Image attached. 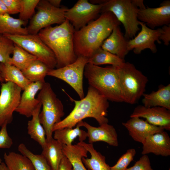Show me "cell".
<instances>
[{
	"mask_svg": "<svg viewBox=\"0 0 170 170\" xmlns=\"http://www.w3.org/2000/svg\"><path fill=\"white\" fill-rule=\"evenodd\" d=\"M77 124L80 127H84L87 129L89 143L93 144L95 142L103 141L111 146H118V135L116 130L113 126L108 123H104L98 127L93 126L82 121Z\"/></svg>",
	"mask_w": 170,
	"mask_h": 170,
	"instance_id": "obj_16",
	"label": "cell"
},
{
	"mask_svg": "<svg viewBox=\"0 0 170 170\" xmlns=\"http://www.w3.org/2000/svg\"><path fill=\"white\" fill-rule=\"evenodd\" d=\"M0 170H9L6 166L5 163L0 162Z\"/></svg>",
	"mask_w": 170,
	"mask_h": 170,
	"instance_id": "obj_45",
	"label": "cell"
},
{
	"mask_svg": "<svg viewBox=\"0 0 170 170\" xmlns=\"http://www.w3.org/2000/svg\"><path fill=\"white\" fill-rule=\"evenodd\" d=\"M0 72L4 82H12L23 90L31 83L20 70L13 65L0 63Z\"/></svg>",
	"mask_w": 170,
	"mask_h": 170,
	"instance_id": "obj_26",
	"label": "cell"
},
{
	"mask_svg": "<svg viewBox=\"0 0 170 170\" xmlns=\"http://www.w3.org/2000/svg\"><path fill=\"white\" fill-rule=\"evenodd\" d=\"M4 35L43 62L50 69L56 67L57 61L54 54L37 34Z\"/></svg>",
	"mask_w": 170,
	"mask_h": 170,
	"instance_id": "obj_9",
	"label": "cell"
},
{
	"mask_svg": "<svg viewBox=\"0 0 170 170\" xmlns=\"http://www.w3.org/2000/svg\"><path fill=\"white\" fill-rule=\"evenodd\" d=\"M63 144L53 138L42 148L41 154L47 160L52 170H58L60 163L65 156L62 150Z\"/></svg>",
	"mask_w": 170,
	"mask_h": 170,
	"instance_id": "obj_22",
	"label": "cell"
},
{
	"mask_svg": "<svg viewBox=\"0 0 170 170\" xmlns=\"http://www.w3.org/2000/svg\"><path fill=\"white\" fill-rule=\"evenodd\" d=\"M7 125L4 124L1 127L0 130V148L9 149L12 146L13 142L12 139L8 134Z\"/></svg>",
	"mask_w": 170,
	"mask_h": 170,
	"instance_id": "obj_38",
	"label": "cell"
},
{
	"mask_svg": "<svg viewBox=\"0 0 170 170\" xmlns=\"http://www.w3.org/2000/svg\"><path fill=\"white\" fill-rule=\"evenodd\" d=\"M64 156L71 164L73 170H88L83 164L82 159L87 157L88 151L82 146L76 144L67 145L63 144Z\"/></svg>",
	"mask_w": 170,
	"mask_h": 170,
	"instance_id": "obj_27",
	"label": "cell"
},
{
	"mask_svg": "<svg viewBox=\"0 0 170 170\" xmlns=\"http://www.w3.org/2000/svg\"><path fill=\"white\" fill-rule=\"evenodd\" d=\"M101 13L110 12L124 28V36L128 40L134 38L140 30L137 17L138 8L131 0H104Z\"/></svg>",
	"mask_w": 170,
	"mask_h": 170,
	"instance_id": "obj_7",
	"label": "cell"
},
{
	"mask_svg": "<svg viewBox=\"0 0 170 170\" xmlns=\"http://www.w3.org/2000/svg\"><path fill=\"white\" fill-rule=\"evenodd\" d=\"M13 56L7 63L14 65L21 71L37 59L20 46L14 43Z\"/></svg>",
	"mask_w": 170,
	"mask_h": 170,
	"instance_id": "obj_31",
	"label": "cell"
},
{
	"mask_svg": "<svg viewBox=\"0 0 170 170\" xmlns=\"http://www.w3.org/2000/svg\"><path fill=\"white\" fill-rule=\"evenodd\" d=\"M40 0H20L21 8L19 19L26 22L34 15L35 9Z\"/></svg>",
	"mask_w": 170,
	"mask_h": 170,
	"instance_id": "obj_35",
	"label": "cell"
},
{
	"mask_svg": "<svg viewBox=\"0 0 170 170\" xmlns=\"http://www.w3.org/2000/svg\"><path fill=\"white\" fill-rule=\"evenodd\" d=\"M77 144L83 146L91 155L90 158L83 157L82 162L88 170H111L109 165L106 163L105 156L97 151L93 144L86 143L84 141Z\"/></svg>",
	"mask_w": 170,
	"mask_h": 170,
	"instance_id": "obj_23",
	"label": "cell"
},
{
	"mask_svg": "<svg viewBox=\"0 0 170 170\" xmlns=\"http://www.w3.org/2000/svg\"><path fill=\"white\" fill-rule=\"evenodd\" d=\"M161 29L159 40L162 41L165 45L168 46L170 41V24L163 26Z\"/></svg>",
	"mask_w": 170,
	"mask_h": 170,
	"instance_id": "obj_40",
	"label": "cell"
},
{
	"mask_svg": "<svg viewBox=\"0 0 170 170\" xmlns=\"http://www.w3.org/2000/svg\"><path fill=\"white\" fill-rule=\"evenodd\" d=\"M14 47L13 42L4 35L0 34V63H7Z\"/></svg>",
	"mask_w": 170,
	"mask_h": 170,
	"instance_id": "obj_34",
	"label": "cell"
},
{
	"mask_svg": "<svg viewBox=\"0 0 170 170\" xmlns=\"http://www.w3.org/2000/svg\"><path fill=\"white\" fill-rule=\"evenodd\" d=\"M74 128H66L54 131L53 138L62 144L67 145L72 144L77 137L79 142L83 141L87 137V132L81 129L78 124Z\"/></svg>",
	"mask_w": 170,
	"mask_h": 170,
	"instance_id": "obj_28",
	"label": "cell"
},
{
	"mask_svg": "<svg viewBox=\"0 0 170 170\" xmlns=\"http://www.w3.org/2000/svg\"><path fill=\"white\" fill-rule=\"evenodd\" d=\"M36 8L37 12L27 27L28 34H37L42 29L52 25L62 23L66 20L65 14L68 9L65 7H54L46 0H40Z\"/></svg>",
	"mask_w": 170,
	"mask_h": 170,
	"instance_id": "obj_8",
	"label": "cell"
},
{
	"mask_svg": "<svg viewBox=\"0 0 170 170\" xmlns=\"http://www.w3.org/2000/svg\"><path fill=\"white\" fill-rule=\"evenodd\" d=\"M126 170H153L149 157L147 155L143 156L132 167Z\"/></svg>",
	"mask_w": 170,
	"mask_h": 170,
	"instance_id": "obj_37",
	"label": "cell"
},
{
	"mask_svg": "<svg viewBox=\"0 0 170 170\" xmlns=\"http://www.w3.org/2000/svg\"><path fill=\"white\" fill-rule=\"evenodd\" d=\"M7 14H8V10L6 5L3 0H0V15Z\"/></svg>",
	"mask_w": 170,
	"mask_h": 170,
	"instance_id": "obj_43",
	"label": "cell"
},
{
	"mask_svg": "<svg viewBox=\"0 0 170 170\" xmlns=\"http://www.w3.org/2000/svg\"><path fill=\"white\" fill-rule=\"evenodd\" d=\"M37 98L42 106L39 118L45 132L46 141H48L53 138L54 125L61 121L65 114L63 105L48 82L44 83Z\"/></svg>",
	"mask_w": 170,
	"mask_h": 170,
	"instance_id": "obj_5",
	"label": "cell"
},
{
	"mask_svg": "<svg viewBox=\"0 0 170 170\" xmlns=\"http://www.w3.org/2000/svg\"><path fill=\"white\" fill-rule=\"evenodd\" d=\"M120 83L124 102L133 104L143 96L148 81L147 77L134 65L125 62L118 67Z\"/></svg>",
	"mask_w": 170,
	"mask_h": 170,
	"instance_id": "obj_6",
	"label": "cell"
},
{
	"mask_svg": "<svg viewBox=\"0 0 170 170\" xmlns=\"http://www.w3.org/2000/svg\"><path fill=\"white\" fill-rule=\"evenodd\" d=\"M9 14L19 13L21 8L20 0H3Z\"/></svg>",
	"mask_w": 170,
	"mask_h": 170,
	"instance_id": "obj_39",
	"label": "cell"
},
{
	"mask_svg": "<svg viewBox=\"0 0 170 170\" xmlns=\"http://www.w3.org/2000/svg\"><path fill=\"white\" fill-rule=\"evenodd\" d=\"M44 83L32 82L27 86L23 90L19 105L15 111L27 117L31 116L33 111L40 103L35 98L36 95L42 89Z\"/></svg>",
	"mask_w": 170,
	"mask_h": 170,
	"instance_id": "obj_19",
	"label": "cell"
},
{
	"mask_svg": "<svg viewBox=\"0 0 170 170\" xmlns=\"http://www.w3.org/2000/svg\"><path fill=\"white\" fill-rule=\"evenodd\" d=\"M50 70L44 63L37 59L22 71L31 82H39L44 83L45 77Z\"/></svg>",
	"mask_w": 170,
	"mask_h": 170,
	"instance_id": "obj_29",
	"label": "cell"
},
{
	"mask_svg": "<svg viewBox=\"0 0 170 170\" xmlns=\"http://www.w3.org/2000/svg\"><path fill=\"white\" fill-rule=\"evenodd\" d=\"M3 158L9 170H35L30 160L21 154L13 152L5 153Z\"/></svg>",
	"mask_w": 170,
	"mask_h": 170,
	"instance_id": "obj_32",
	"label": "cell"
},
{
	"mask_svg": "<svg viewBox=\"0 0 170 170\" xmlns=\"http://www.w3.org/2000/svg\"><path fill=\"white\" fill-rule=\"evenodd\" d=\"M26 23V22L14 18L8 14L0 15V34H27V27H22Z\"/></svg>",
	"mask_w": 170,
	"mask_h": 170,
	"instance_id": "obj_24",
	"label": "cell"
},
{
	"mask_svg": "<svg viewBox=\"0 0 170 170\" xmlns=\"http://www.w3.org/2000/svg\"><path fill=\"white\" fill-rule=\"evenodd\" d=\"M142 103L147 107L159 106L170 110V84L161 86L156 91L144 94Z\"/></svg>",
	"mask_w": 170,
	"mask_h": 170,
	"instance_id": "obj_21",
	"label": "cell"
},
{
	"mask_svg": "<svg viewBox=\"0 0 170 170\" xmlns=\"http://www.w3.org/2000/svg\"><path fill=\"white\" fill-rule=\"evenodd\" d=\"M138 20L145 24L149 28L154 29L156 27L170 24V1H163L158 7L150 8L137 10Z\"/></svg>",
	"mask_w": 170,
	"mask_h": 170,
	"instance_id": "obj_14",
	"label": "cell"
},
{
	"mask_svg": "<svg viewBox=\"0 0 170 170\" xmlns=\"http://www.w3.org/2000/svg\"><path fill=\"white\" fill-rule=\"evenodd\" d=\"M41 107L40 102L33 111L31 119L28 122L27 130L28 133L31 138L37 142L42 148L46 144L47 141L45 132L39 118Z\"/></svg>",
	"mask_w": 170,
	"mask_h": 170,
	"instance_id": "obj_25",
	"label": "cell"
},
{
	"mask_svg": "<svg viewBox=\"0 0 170 170\" xmlns=\"http://www.w3.org/2000/svg\"><path fill=\"white\" fill-rule=\"evenodd\" d=\"M68 95L74 102V107L66 117L54 125L53 132L66 128H73L79 122L88 117L95 119L99 125L108 122L106 117L109 107L108 100L95 89L89 86L86 96L79 100Z\"/></svg>",
	"mask_w": 170,
	"mask_h": 170,
	"instance_id": "obj_2",
	"label": "cell"
},
{
	"mask_svg": "<svg viewBox=\"0 0 170 170\" xmlns=\"http://www.w3.org/2000/svg\"><path fill=\"white\" fill-rule=\"evenodd\" d=\"M58 170H73L71 164L65 156L60 163Z\"/></svg>",
	"mask_w": 170,
	"mask_h": 170,
	"instance_id": "obj_41",
	"label": "cell"
},
{
	"mask_svg": "<svg viewBox=\"0 0 170 170\" xmlns=\"http://www.w3.org/2000/svg\"><path fill=\"white\" fill-rule=\"evenodd\" d=\"M0 82H1V83H3L4 82V81L2 76L0 72Z\"/></svg>",
	"mask_w": 170,
	"mask_h": 170,
	"instance_id": "obj_46",
	"label": "cell"
},
{
	"mask_svg": "<svg viewBox=\"0 0 170 170\" xmlns=\"http://www.w3.org/2000/svg\"><path fill=\"white\" fill-rule=\"evenodd\" d=\"M122 124L133 139L142 144L148 136L164 130L162 128L150 124L137 117H130Z\"/></svg>",
	"mask_w": 170,
	"mask_h": 170,
	"instance_id": "obj_17",
	"label": "cell"
},
{
	"mask_svg": "<svg viewBox=\"0 0 170 170\" xmlns=\"http://www.w3.org/2000/svg\"><path fill=\"white\" fill-rule=\"evenodd\" d=\"M88 58L79 56L73 63L64 67L50 70L47 75L61 79L76 91L80 99L84 97L83 86V75Z\"/></svg>",
	"mask_w": 170,
	"mask_h": 170,
	"instance_id": "obj_10",
	"label": "cell"
},
{
	"mask_svg": "<svg viewBox=\"0 0 170 170\" xmlns=\"http://www.w3.org/2000/svg\"><path fill=\"white\" fill-rule=\"evenodd\" d=\"M170 110L161 107H147L144 105H139L134 109L130 117L144 118L150 124L170 131Z\"/></svg>",
	"mask_w": 170,
	"mask_h": 170,
	"instance_id": "obj_15",
	"label": "cell"
},
{
	"mask_svg": "<svg viewBox=\"0 0 170 170\" xmlns=\"http://www.w3.org/2000/svg\"><path fill=\"white\" fill-rule=\"evenodd\" d=\"M136 154V151L134 149H128L120 157L115 165L110 167L111 170H126L133 160Z\"/></svg>",
	"mask_w": 170,
	"mask_h": 170,
	"instance_id": "obj_36",
	"label": "cell"
},
{
	"mask_svg": "<svg viewBox=\"0 0 170 170\" xmlns=\"http://www.w3.org/2000/svg\"><path fill=\"white\" fill-rule=\"evenodd\" d=\"M141 27L140 31L133 38L128 40L127 48L129 51L133 50L137 54L141 53L146 49H149L153 53L157 51V48L155 42L161 43L159 40L161 29L159 28L152 29L148 27L142 22H139Z\"/></svg>",
	"mask_w": 170,
	"mask_h": 170,
	"instance_id": "obj_13",
	"label": "cell"
},
{
	"mask_svg": "<svg viewBox=\"0 0 170 170\" xmlns=\"http://www.w3.org/2000/svg\"><path fill=\"white\" fill-rule=\"evenodd\" d=\"M103 3L94 4L87 0H79L65 14L66 19L70 22L75 31L84 27L101 13Z\"/></svg>",
	"mask_w": 170,
	"mask_h": 170,
	"instance_id": "obj_12",
	"label": "cell"
},
{
	"mask_svg": "<svg viewBox=\"0 0 170 170\" xmlns=\"http://www.w3.org/2000/svg\"><path fill=\"white\" fill-rule=\"evenodd\" d=\"M133 4L139 9H144L146 7L144 5L143 0H131Z\"/></svg>",
	"mask_w": 170,
	"mask_h": 170,
	"instance_id": "obj_42",
	"label": "cell"
},
{
	"mask_svg": "<svg viewBox=\"0 0 170 170\" xmlns=\"http://www.w3.org/2000/svg\"><path fill=\"white\" fill-rule=\"evenodd\" d=\"M21 88L10 82L1 83L0 93V127L10 123L13 114L18 107Z\"/></svg>",
	"mask_w": 170,
	"mask_h": 170,
	"instance_id": "obj_11",
	"label": "cell"
},
{
	"mask_svg": "<svg viewBox=\"0 0 170 170\" xmlns=\"http://www.w3.org/2000/svg\"><path fill=\"white\" fill-rule=\"evenodd\" d=\"M128 42L118 26L114 27L110 35L103 42L101 48L124 60L129 52L127 48Z\"/></svg>",
	"mask_w": 170,
	"mask_h": 170,
	"instance_id": "obj_20",
	"label": "cell"
},
{
	"mask_svg": "<svg viewBox=\"0 0 170 170\" xmlns=\"http://www.w3.org/2000/svg\"><path fill=\"white\" fill-rule=\"evenodd\" d=\"M2 161V160H1V159H0V161Z\"/></svg>",
	"mask_w": 170,
	"mask_h": 170,
	"instance_id": "obj_47",
	"label": "cell"
},
{
	"mask_svg": "<svg viewBox=\"0 0 170 170\" xmlns=\"http://www.w3.org/2000/svg\"><path fill=\"white\" fill-rule=\"evenodd\" d=\"M75 31L70 22L66 19L59 25L48 26L41 30L37 34L54 54L57 68L71 64L77 58L74 47Z\"/></svg>",
	"mask_w": 170,
	"mask_h": 170,
	"instance_id": "obj_3",
	"label": "cell"
},
{
	"mask_svg": "<svg viewBox=\"0 0 170 170\" xmlns=\"http://www.w3.org/2000/svg\"><path fill=\"white\" fill-rule=\"evenodd\" d=\"M84 74L90 86L108 100L124 102L119 77L118 67H101L90 63L86 65Z\"/></svg>",
	"mask_w": 170,
	"mask_h": 170,
	"instance_id": "obj_4",
	"label": "cell"
},
{
	"mask_svg": "<svg viewBox=\"0 0 170 170\" xmlns=\"http://www.w3.org/2000/svg\"><path fill=\"white\" fill-rule=\"evenodd\" d=\"M48 2L53 6L56 7H60V4L61 0H48Z\"/></svg>",
	"mask_w": 170,
	"mask_h": 170,
	"instance_id": "obj_44",
	"label": "cell"
},
{
	"mask_svg": "<svg viewBox=\"0 0 170 170\" xmlns=\"http://www.w3.org/2000/svg\"><path fill=\"white\" fill-rule=\"evenodd\" d=\"M121 23L111 12L101 13L97 19L75 31L73 35L74 50L77 57L90 58L116 26Z\"/></svg>",
	"mask_w": 170,
	"mask_h": 170,
	"instance_id": "obj_1",
	"label": "cell"
},
{
	"mask_svg": "<svg viewBox=\"0 0 170 170\" xmlns=\"http://www.w3.org/2000/svg\"><path fill=\"white\" fill-rule=\"evenodd\" d=\"M125 62L124 60L103 50L101 47L96 50L93 54L88 59V63L97 66L108 64L119 67Z\"/></svg>",
	"mask_w": 170,
	"mask_h": 170,
	"instance_id": "obj_30",
	"label": "cell"
},
{
	"mask_svg": "<svg viewBox=\"0 0 170 170\" xmlns=\"http://www.w3.org/2000/svg\"><path fill=\"white\" fill-rule=\"evenodd\" d=\"M142 144V155L152 153L163 156H170V138L164 130L148 136Z\"/></svg>",
	"mask_w": 170,
	"mask_h": 170,
	"instance_id": "obj_18",
	"label": "cell"
},
{
	"mask_svg": "<svg viewBox=\"0 0 170 170\" xmlns=\"http://www.w3.org/2000/svg\"><path fill=\"white\" fill-rule=\"evenodd\" d=\"M18 150L21 155L30 160L35 170H52L47 160L41 154H33L23 143L19 145Z\"/></svg>",
	"mask_w": 170,
	"mask_h": 170,
	"instance_id": "obj_33",
	"label": "cell"
}]
</instances>
